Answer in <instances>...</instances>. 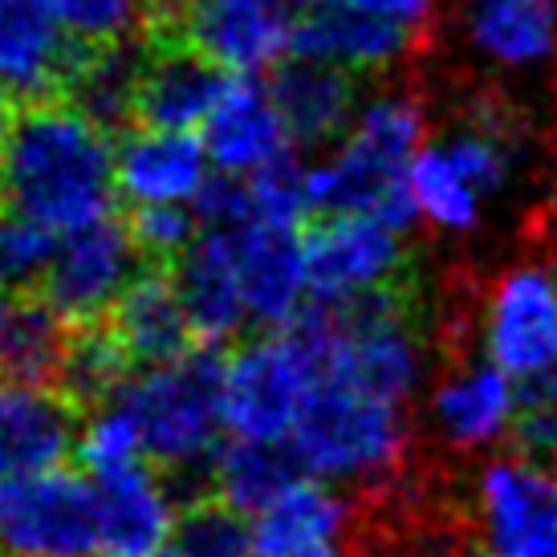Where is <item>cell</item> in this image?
I'll return each mask as SVG.
<instances>
[{
	"mask_svg": "<svg viewBox=\"0 0 557 557\" xmlns=\"http://www.w3.org/2000/svg\"><path fill=\"white\" fill-rule=\"evenodd\" d=\"M472 521L484 557H557V465L505 451L472 476Z\"/></svg>",
	"mask_w": 557,
	"mask_h": 557,
	"instance_id": "cell-11",
	"label": "cell"
},
{
	"mask_svg": "<svg viewBox=\"0 0 557 557\" xmlns=\"http://www.w3.org/2000/svg\"><path fill=\"white\" fill-rule=\"evenodd\" d=\"M86 46H78L49 0H0V98L53 102L78 74Z\"/></svg>",
	"mask_w": 557,
	"mask_h": 557,
	"instance_id": "cell-17",
	"label": "cell"
},
{
	"mask_svg": "<svg viewBox=\"0 0 557 557\" xmlns=\"http://www.w3.org/2000/svg\"><path fill=\"white\" fill-rule=\"evenodd\" d=\"M460 37L493 74H545L557 65V0H465Z\"/></svg>",
	"mask_w": 557,
	"mask_h": 557,
	"instance_id": "cell-21",
	"label": "cell"
},
{
	"mask_svg": "<svg viewBox=\"0 0 557 557\" xmlns=\"http://www.w3.org/2000/svg\"><path fill=\"white\" fill-rule=\"evenodd\" d=\"M310 0H163V41L203 53L224 74H261L294 53Z\"/></svg>",
	"mask_w": 557,
	"mask_h": 557,
	"instance_id": "cell-10",
	"label": "cell"
},
{
	"mask_svg": "<svg viewBox=\"0 0 557 557\" xmlns=\"http://www.w3.org/2000/svg\"><path fill=\"white\" fill-rule=\"evenodd\" d=\"M411 407L325 379L297 423L289 451L301 476L338 488H383L411 456Z\"/></svg>",
	"mask_w": 557,
	"mask_h": 557,
	"instance_id": "cell-4",
	"label": "cell"
},
{
	"mask_svg": "<svg viewBox=\"0 0 557 557\" xmlns=\"http://www.w3.org/2000/svg\"><path fill=\"white\" fill-rule=\"evenodd\" d=\"M110 334L119 338L135 367H156L168 358H180L191 350V322H187L184 297L175 289V277L168 273H143L119 310L110 313Z\"/></svg>",
	"mask_w": 557,
	"mask_h": 557,
	"instance_id": "cell-27",
	"label": "cell"
},
{
	"mask_svg": "<svg viewBox=\"0 0 557 557\" xmlns=\"http://www.w3.org/2000/svg\"><path fill=\"white\" fill-rule=\"evenodd\" d=\"M216 184L212 156L196 131L139 126L119 143V196L139 208H196Z\"/></svg>",
	"mask_w": 557,
	"mask_h": 557,
	"instance_id": "cell-18",
	"label": "cell"
},
{
	"mask_svg": "<svg viewBox=\"0 0 557 557\" xmlns=\"http://www.w3.org/2000/svg\"><path fill=\"white\" fill-rule=\"evenodd\" d=\"M13 297H0V379H4V362H9V338H13V318H16Z\"/></svg>",
	"mask_w": 557,
	"mask_h": 557,
	"instance_id": "cell-40",
	"label": "cell"
},
{
	"mask_svg": "<svg viewBox=\"0 0 557 557\" xmlns=\"http://www.w3.org/2000/svg\"><path fill=\"white\" fill-rule=\"evenodd\" d=\"M131 233H135L143 252L180 261L187 248L200 240L203 220L196 208H139L131 220Z\"/></svg>",
	"mask_w": 557,
	"mask_h": 557,
	"instance_id": "cell-36",
	"label": "cell"
},
{
	"mask_svg": "<svg viewBox=\"0 0 557 557\" xmlns=\"http://www.w3.org/2000/svg\"><path fill=\"white\" fill-rule=\"evenodd\" d=\"M102 557H159L180 533V505L168 480L147 465L94 480Z\"/></svg>",
	"mask_w": 557,
	"mask_h": 557,
	"instance_id": "cell-23",
	"label": "cell"
},
{
	"mask_svg": "<svg viewBox=\"0 0 557 557\" xmlns=\"http://www.w3.org/2000/svg\"><path fill=\"white\" fill-rule=\"evenodd\" d=\"M525 163V131L509 102L476 98L444 135L428 139L407 175L411 216L444 236H472Z\"/></svg>",
	"mask_w": 557,
	"mask_h": 557,
	"instance_id": "cell-3",
	"label": "cell"
},
{
	"mask_svg": "<svg viewBox=\"0 0 557 557\" xmlns=\"http://www.w3.org/2000/svg\"><path fill=\"white\" fill-rule=\"evenodd\" d=\"M537 233H542V245H545V252H549V264L557 269V196H549V203L542 208Z\"/></svg>",
	"mask_w": 557,
	"mask_h": 557,
	"instance_id": "cell-39",
	"label": "cell"
},
{
	"mask_svg": "<svg viewBox=\"0 0 557 557\" xmlns=\"http://www.w3.org/2000/svg\"><path fill=\"white\" fill-rule=\"evenodd\" d=\"M517 451L557 465V399H521Z\"/></svg>",
	"mask_w": 557,
	"mask_h": 557,
	"instance_id": "cell-37",
	"label": "cell"
},
{
	"mask_svg": "<svg viewBox=\"0 0 557 557\" xmlns=\"http://www.w3.org/2000/svg\"><path fill=\"white\" fill-rule=\"evenodd\" d=\"M119 403L139 428L147 460L168 472L208 468L224 448V362L203 350L139 367Z\"/></svg>",
	"mask_w": 557,
	"mask_h": 557,
	"instance_id": "cell-5",
	"label": "cell"
},
{
	"mask_svg": "<svg viewBox=\"0 0 557 557\" xmlns=\"http://www.w3.org/2000/svg\"><path fill=\"white\" fill-rule=\"evenodd\" d=\"M65 350H70V338H65L62 318H53L46 306H16L4 379L46 383L53 374H62Z\"/></svg>",
	"mask_w": 557,
	"mask_h": 557,
	"instance_id": "cell-31",
	"label": "cell"
},
{
	"mask_svg": "<svg viewBox=\"0 0 557 557\" xmlns=\"http://www.w3.org/2000/svg\"><path fill=\"white\" fill-rule=\"evenodd\" d=\"M139 257L135 233L114 220L62 236L41 277V306L65 325L90 330L119 310L126 289L143 277Z\"/></svg>",
	"mask_w": 557,
	"mask_h": 557,
	"instance_id": "cell-13",
	"label": "cell"
},
{
	"mask_svg": "<svg viewBox=\"0 0 557 557\" xmlns=\"http://www.w3.org/2000/svg\"><path fill=\"white\" fill-rule=\"evenodd\" d=\"M70 37L86 49L126 46L147 16V0H49Z\"/></svg>",
	"mask_w": 557,
	"mask_h": 557,
	"instance_id": "cell-33",
	"label": "cell"
},
{
	"mask_svg": "<svg viewBox=\"0 0 557 557\" xmlns=\"http://www.w3.org/2000/svg\"><path fill=\"white\" fill-rule=\"evenodd\" d=\"M228 86V74L203 53L163 41L156 53H147L139 82V119L143 126L159 131H196L200 135L208 114L216 110L220 94Z\"/></svg>",
	"mask_w": 557,
	"mask_h": 557,
	"instance_id": "cell-24",
	"label": "cell"
},
{
	"mask_svg": "<svg viewBox=\"0 0 557 557\" xmlns=\"http://www.w3.org/2000/svg\"><path fill=\"white\" fill-rule=\"evenodd\" d=\"M428 107L411 90H379L358 107L355 123L306 168L310 208L322 216H383L407 224V175L428 147Z\"/></svg>",
	"mask_w": 557,
	"mask_h": 557,
	"instance_id": "cell-2",
	"label": "cell"
},
{
	"mask_svg": "<svg viewBox=\"0 0 557 557\" xmlns=\"http://www.w3.org/2000/svg\"><path fill=\"white\" fill-rule=\"evenodd\" d=\"M58 240L49 228L33 220L9 216L0 220V281L9 285H41L49 261L58 252Z\"/></svg>",
	"mask_w": 557,
	"mask_h": 557,
	"instance_id": "cell-35",
	"label": "cell"
},
{
	"mask_svg": "<svg viewBox=\"0 0 557 557\" xmlns=\"http://www.w3.org/2000/svg\"><path fill=\"white\" fill-rule=\"evenodd\" d=\"M212 168L224 180H257L264 171L294 163V131L277 107L273 82L257 74H228L216 110L200 131Z\"/></svg>",
	"mask_w": 557,
	"mask_h": 557,
	"instance_id": "cell-15",
	"label": "cell"
},
{
	"mask_svg": "<svg viewBox=\"0 0 557 557\" xmlns=\"http://www.w3.org/2000/svg\"><path fill=\"white\" fill-rule=\"evenodd\" d=\"M273 94H277V107L294 131L297 147L338 143L362 107L355 78L346 70L310 62V58H294L289 65H281L273 78Z\"/></svg>",
	"mask_w": 557,
	"mask_h": 557,
	"instance_id": "cell-26",
	"label": "cell"
},
{
	"mask_svg": "<svg viewBox=\"0 0 557 557\" xmlns=\"http://www.w3.org/2000/svg\"><path fill=\"white\" fill-rule=\"evenodd\" d=\"M224 233L233 240L248 322L264 325V330H289L301 322L306 306L313 301L301 224L240 220V224H224Z\"/></svg>",
	"mask_w": 557,
	"mask_h": 557,
	"instance_id": "cell-14",
	"label": "cell"
},
{
	"mask_svg": "<svg viewBox=\"0 0 557 557\" xmlns=\"http://www.w3.org/2000/svg\"><path fill=\"white\" fill-rule=\"evenodd\" d=\"M159 557H252V533L240 512L208 505L180 521L175 542Z\"/></svg>",
	"mask_w": 557,
	"mask_h": 557,
	"instance_id": "cell-34",
	"label": "cell"
},
{
	"mask_svg": "<svg viewBox=\"0 0 557 557\" xmlns=\"http://www.w3.org/2000/svg\"><path fill=\"white\" fill-rule=\"evenodd\" d=\"M82 465L90 472V480L114 476L123 468L147 465V451H143V435L135 428V419L119 399L94 407V416L78 428V448Z\"/></svg>",
	"mask_w": 557,
	"mask_h": 557,
	"instance_id": "cell-32",
	"label": "cell"
},
{
	"mask_svg": "<svg viewBox=\"0 0 557 557\" xmlns=\"http://www.w3.org/2000/svg\"><path fill=\"white\" fill-rule=\"evenodd\" d=\"M131 355H126L119 338L110 334V330H82L78 338L70 342V350H65V362H62V387L70 399H82V403H94V407H102V403L119 399V391L126 387V379H131Z\"/></svg>",
	"mask_w": 557,
	"mask_h": 557,
	"instance_id": "cell-30",
	"label": "cell"
},
{
	"mask_svg": "<svg viewBox=\"0 0 557 557\" xmlns=\"http://www.w3.org/2000/svg\"><path fill=\"white\" fill-rule=\"evenodd\" d=\"M78 448L74 399L49 383L0 379V476L46 472Z\"/></svg>",
	"mask_w": 557,
	"mask_h": 557,
	"instance_id": "cell-22",
	"label": "cell"
},
{
	"mask_svg": "<svg viewBox=\"0 0 557 557\" xmlns=\"http://www.w3.org/2000/svg\"><path fill=\"white\" fill-rule=\"evenodd\" d=\"M318 334L325 379L371 391L399 407H411L428 383V334L416 313L395 297H379L346 313H325Z\"/></svg>",
	"mask_w": 557,
	"mask_h": 557,
	"instance_id": "cell-8",
	"label": "cell"
},
{
	"mask_svg": "<svg viewBox=\"0 0 557 557\" xmlns=\"http://www.w3.org/2000/svg\"><path fill=\"white\" fill-rule=\"evenodd\" d=\"M0 557H102L94 480L70 468L0 476Z\"/></svg>",
	"mask_w": 557,
	"mask_h": 557,
	"instance_id": "cell-9",
	"label": "cell"
},
{
	"mask_svg": "<svg viewBox=\"0 0 557 557\" xmlns=\"http://www.w3.org/2000/svg\"><path fill=\"white\" fill-rule=\"evenodd\" d=\"M175 289L184 297L187 322L200 346H220L248 325L245 294L236 277L233 240L224 228H203L200 240L175 261Z\"/></svg>",
	"mask_w": 557,
	"mask_h": 557,
	"instance_id": "cell-25",
	"label": "cell"
},
{
	"mask_svg": "<svg viewBox=\"0 0 557 557\" xmlns=\"http://www.w3.org/2000/svg\"><path fill=\"white\" fill-rule=\"evenodd\" d=\"M521 387L488 358H465L428 391V428L444 448L460 456L500 448L517 435Z\"/></svg>",
	"mask_w": 557,
	"mask_h": 557,
	"instance_id": "cell-16",
	"label": "cell"
},
{
	"mask_svg": "<svg viewBox=\"0 0 557 557\" xmlns=\"http://www.w3.org/2000/svg\"><path fill=\"white\" fill-rule=\"evenodd\" d=\"M423 33L407 29L383 13H371L350 0H310L297 21L294 58L334 65L355 74H383L399 65Z\"/></svg>",
	"mask_w": 557,
	"mask_h": 557,
	"instance_id": "cell-20",
	"label": "cell"
},
{
	"mask_svg": "<svg viewBox=\"0 0 557 557\" xmlns=\"http://www.w3.org/2000/svg\"><path fill=\"white\" fill-rule=\"evenodd\" d=\"M322 383L318 322L269 330L224 362V423L233 440L289 448Z\"/></svg>",
	"mask_w": 557,
	"mask_h": 557,
	"instance_id": "cell-6",
	"label": "cell"
},
{
	"mask_svg": "<svg viewBox=\"0 0 557 557\" xmlns=\"http://www.w3.org/2000/svg\"><path fill=\"white\" fill-rule=\"evenodd\" d=\"M480 358L509 374L521 399H557V269L517 261L480 297Z\"/></svg>",
	"mask_w": 557,
	"mask_h": 557,
	"instance_id": "cell-7",
	"label": "cell"
},
{
	"mask_svg": "<svg viewBox=\"0 0 557 557\" xmlns=\"http://www.w3.org/2000/svg\"><path fill=\"white\" fill-rule=\"evenodd\" d=\"M0 200L9 216L53 236L110 220L119 200V147L74 102H37L13 119L0 159Z\"/></svg>",
	"mask_w": 557,
	"mask_h": 557,
	"instance_id": "cell-1",
	"label": "cell"
},
{
	"mask_svg": "<svg viewBox=\"0 0 557 557\" xmlns=\"http://www.w3.org/2000/svg\"><path fill=\"white\" fill-rule=\"evenodd\" d=\"M252 557H358L355 505L338 484L297 476L248 521Z\"/></svg>",
	"mask_w": 557,
	"mask_h": 557,
	"instance_id": "cell-19",
	"label": "cell"
},
{
	"mask_svg": "<svg viewBox=\"0 0 557 557\" xmlns=\"http://www.w3.org/2000/svg\"><path fill=\"white\" fill-rule=\"evenodd\" d=\"M212 472V488L224 509L240 512V517H257L277 500L297 476L294 451L273 448V444H248V440H228L216 451V460L208 465Z\"/></svg>",
	"mask_w": 557,
	"mask_h": 557,
	"instance_id": "cell-28",
	"label": "cell"
},
{
	"mask_svg": "<svg viewBox=\"0 0 557 557\" xmlns=\"http://www.w3.org/2000/svg\"><path fill=\"white\" fill-rule=\"evenodd\" d=\"M310 297L322 313H346L395 294L407 269L403 224L383 216H325L306 233Z\"/></svg>",
	"mask_w": 557,
	"mask_h": 557,
	"instance_id": "cell-12",
	"label": "cell"
},
{
	"mask_svg": "<svg viewBox=\"0 0 557 557\" xmlns=\"http://www.w3.org/2000/svg\"><path fill=\"white\" fill-rule=\"evenodd\" d=\"M350 4H362L371 13L391 16V21H399V25H407V29L416 33H428V25L440 13V0H350Z\"/></svg>",
	"mask_w": 557,
	"mask_h": 557,
	"instance_id": "cell-38",
	"label": "cell"
},
{
	"mask_svg": "<svg viewBox=\"0 0 557 557\" xmlns=\"http://www.w3.org/2000/svg\"><path fill=\"white\" fill-rule=\"evenodd\" d=\"M143 53L131 46L86 49L78 74L65 90V102H74L82 114H90L98 126H119L131 114H139V82H143Z\"/></svg>",
	"mask_w": 557,
	"mask_h": 557,
	"instance_id": "cell-29",
	"label": "cell"
},
{
	"mask_svg": "<svg viewBox=\"0 0 557 557\" xmlns=\"http://www.w3.org/2000/svg\"><path fill=\"white\" fill-rule=\"evenodd\" d=\"M13 119L9 114V98H0V159H4V147H9V135H13Z\"/></svg>",
	"mask_w": 557,
	"mask_h": 557,
	"instance_id": "cell-41",
	"label": "cell"
}]
</instances>
